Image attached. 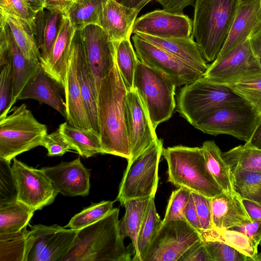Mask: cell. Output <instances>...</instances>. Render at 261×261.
Here are the masks:
<instances>
[{
  "mask_svg": "<svg viewBox=\"0 0 261 261\" xmlns=\"http://www.w3.org/2000/svg\"><path fill=\"white\" fill-rule=\"evenodd\" d=\"M127 90L116 58L110 72L100 83L97 98L99 135L103 154L130 159L126 125Z\"/></svg>",
  "mask_w": 261,
  "mask_h": 261,
  "instance_id": "cell-1",
  "label": "cell"
},
{
  "mask_svg": "<svg viewBox=\"0 0 261 261\" xmlns=\"http://www.w3.org/2000/svg\"><path fill=\"white\" fill-rule=\"evenodd\" d=\"M119 213V208H113L99 221L77 230L61 261L133 260L120 234Z\"/></svg>",
  "mask_w": 261,
  "mask_h": 261,
  "instance_id": "cell-2",
  "label": "cell"
},
{
  "mask_svg": "<svg viewBox=\"0 0 261 261\" xmlns=\"http://www.w3.org/2000/svg\"><path fill=\"white\" fill-rule=\"evenodd\" d=\"M243 1L195 0L192 37L206 62L219 56Z\"/></svg>",
  "mask_w": 261,
  "mask_h": 261,
  "instance_id": "cell-3",
  "label": "cell"
},
{
  "mask_svg": "<svg viewBox=\"0 0 261 261\" xmlns=\"http://www.w3.org/2000/svg\"><path fill=\"white\" fill-rule=\"evenodd\" d=\"M168 180L211 198L223 192L206 165L201 147L177 145L164 149Z\"/></svg>",
  "mask_w": 261,
  "mask_h": 261,
  "instance_id": "cell-4",
  "label": "cell"
},
{
  "mask_svg": "<svg viewBox=\"0 0 261 261\" xmlns=\"http://www.w3.org/2000/svg\"><path fill=\"white\" fill-rule=\"evenodd\" d=\"M244 102H247L230 87L212 82L202 76L180 89L176 111L194 126L218 109Z\"/></svg>",
  "mask_w": 261,
  "mask_h": 261,
  "instance_id": "cell-5",
  "label": "cell"
},
{
  "mask_svg": "<svg viewBox=\"0 0 261 261\" xmlns=\"http://www.w3.org/2000/svg\"><path fill=\"white\" fill-rule=\"evenodd\" d=\"M47 134L46 126L34 117L24 103L12 107L0 118V160L10 164L18 155L41 146Z\"/></svg>",
  "mask_w": 261,
  "mask_h": 261,
  "instance_id": "cell-6",
  "label": "cell"
},
{
  "mask_svg": "<svg viewBox=\"0 0 261 261\" xmlns=\"http://www.w3.org/2000/svg\"><path fill=\"white\" fill-rule=\"evenodd\" d=\"M166 74L140 60L136 69L134 89L140 95L155 130L158 125L168 120L175 108V88Z\"/></svg>",
  "mask_w": 261,
  "mask_h": 261,
  "instance_id": "cell-7",
  "label": "cell"
},
{
  "mask_svg": "<svg viewBox=\"0 0 261 261\" xmlns=\"http://www.w3.org/2000/svg\"><path fill=\"white\" fill-rule=\"evenodd\" d=\"M163 150V142L158 139L141 154L127 162L116 200L123 205L131 199L154 197Z\"/></svg>",
  "mask_w": 261,
  "mask_h": 261,
  "instance_id": "cell-8",
  "label": "cell"
},
{
  "mask_svg": "<svg viewBox=\"0 0 261 261\" xmlns=\"http://www.w3.org/2000/svg\"><path fill=\"white\" fill-rule=\"evenodd\" d=\"M203 243L201 233L187 221L162 224L143 261H186Z\"/></svg>",
  "mask_w": 261,
  "mask_h": 261,
  "instance_id": "cell-9",
  "label": "cell"
},
{
  "mask_svg": "<svg viewBox=\"0 0 261 261\" xmlns=\"http://www.w3.org/2000/svg\"><path fill=\"white\" fill-rule=\"evenodd\" d=\"M260 120L261 116L254 108L244 102L218 109L194 126L211 135H229L247 142Z\"/></svg>",
  "mask_w": 261,
  "mask_h": 261,
  "instance_id": "cell-10",
  "label": "cell"
},
{
  "mask_svg": "<svg viewBox=\"0 0 261 261\" xmlns=\"http://www.w3.org/2000/svg\"><path fill=\"white\" fill-rule=\"evenodd\" d=\"M261 74V65L251 50L249 39L224 55L218 57L203 76L220 85L230 86Z\"/></svg>",
  "mask_w": 261,
  "mask_h": 261,
  "instance_id": "cell-11",
  "label": "cell"
},
{
  "mask_svg": "<svg viewBox=\"0 0 261 261\" xmlns=\"http://www.w3.org/2000/svg\"><path fill=\"white\" fill-rule=\"evenodd\" d=\"M77 231L57 224L31 226L25 261H61L69 251Z\"/></svg>",
  "mask_w": 261,
  "mask_h": 261,
  "instance_id": "cell-12",
  "label": "cell"
},
{
  "mask_svg": "<svg viewBox=\"0 0 261 261\" xmlns=\"http://www.w3.org/2000/svg\"><path fill=\"white\" fill-rule=\"evenodd\" d=\"M11 168L17 200L35 211L54 202L59 193L41 169L29 166L15 158Z\"/></svg>",
  "mask_w": 261,
  "mask_h": 261,
  "instance_id": "cell-13",
  "label": "cell"
},
{
  "mask_svg": "<svg viewBox=\"0 0 261 261\" xmlns=\"http://www.w3.org/2000/svg\"><path fill=\"white\" fill-rule=\"evenodd\" d=\"M132 40L139 60L166 74L176 87L190 84L203 75L136 34H134Z\"/></svg>",
  "mask_w": 261,
  "mask_h": 261,
  "instance_id": "cell-14",
  "label": "cell"
},
{
  "mask_svg": "<svg viewBox=\"0 0 261 261\" xmlns=\"http://www.w3.org/2000/svg\"><path fill=\"white\" fill-rule=\"evenodd\" d=\"M193 21L183 13L155 10L137 18L132 33H142L159 38L192 37Z\"/></svg>",
  "mask_w": 261,
  "mask_h": 261,
  "instance_id": "cell-15",
  "label": "cell"
},
{
  "mask_svg": "<svg viewBox=\"0 0 261 261\" xmlns=\"http://www.w3.org/2000/svg\"><path fill=\"white\" fill-rule=\"evenodd\" d=\"M126 125L130 147L129 161L159 139L145 107L135 89L127 93Z\"/></svg>",
  "mask_w": 261,
  "mask_h": 261,
  "instance_id": "cell-16",
  "label": "cell"
},
{
  "mask_svg": "<svg viewBox=\"0 0 261 261\" xmlns=\"http://www.w3.org/2000/svg\"><path fill=\"white\" fill-rule=\"evenodd\" d=\"M81 33L98 93L101 79L115 63V42L98 25H87L81 30Z\"/></svg>",
  "mask_w": 261,
  "mask_h": 261,
  "instance_id": "cell-17",
  "label": "cell"
},
{
  "mask_svg": "<svg viewBox=\"0 0 261 261\" xmlns=\"http://www.w3.org/2000/svg\"><path fill=\"white\" fill-rule=\"evenodd\" d=\"M58 193L64 196H86L89 195L90 170L78 158L71 162H62L53 166L41 169Z\"/></svg>",
  "mask_w": 261,
  "mask_h": 261,
  "instance_id": "cell-18",
  "label": "cell"
},
{
  "mask_svg": "<svg viewBox=\"0 0 261 261\" xmlns=\"http://www.w3.org/2000/svg\"><path fill=\"white\" fill-rule=\"evenodd\" d=\"M75 31L69 18L64 15L50 53L46 59L40 61L42 69L64 92L66 89L71 42Z\"/></svg>",
  "mask_w": 261,
  "mask_h": 261,
  "instance_id": "cell-19",
  "label": "cell"
},
{
  "mask_svg": "<svg viewBox=\"0 0 261 261\" xmlns=\"http://www.w3.org/2000/svg\"><path fill=\"white\" fill-rule=\"evenodd\" d=\"M65 96L66 119L74 127L94 130L84 103L77 73V46L74 34L72 40L67 70Z\"/></svg>",
  "mask_w": 261,
  "mask_h": 261,
  "instance_id": "cell-20",
  "label": "cell"
},
{
  "mask_svg": "<svg viewBox=\"0 0 261 261\" xmlns=\"http://www.w3.org/2000/svg\"><path fill=\"white\" fill-rule=\"evenodd\" d=\"M210 202L214 228L230 229L251 221L237 192H222L211 198Z\"/></svg>",
  "mask_w": 261,
  "mask_h": 261,
  "instance_id": "cell-21",
  "label": "cell"
},
{
  "mask_svg": "<svg viewBox=\"0 0 261 261\" xmlns=\"http://www.w3.org/2000/svg\"><path fill=\"white\" fill-rule=\"evenodd\" d=\"M77 46V73L84 103L93 129L99 134L97 115V91L89 64L81 30H75Z\"/></svg>",
  "mask_w": 261,
  "mask_h": 261,
  "instance_id": "cell-22",
  "label": "cell"
},
{
  "mask_svg": "<svg viewBox=\"0 0 261 261\" xmlns=\"http://www.w3.org/2000/svg\"><path fill=\"white\" fill-rule=\"evenodd\" d=\"M260 0H243L240 4L226 42L219 56L226 54L248 40L261 24Z\"/></svg>",
  "mask_w": 261,
  "mask_h": 261,
  "instance_id": "cell-23",
  "label": "cell"
},
{
  "mask_svg": "<svg viewBox=\"0 0 261 261\" xmlns=\"http://www.w3.org/2000/svg\"><path fill=\"white\" fill-rule=\"evenodd\" d=\"M136 34L203 74L208 67L192 37L162 38L142 33Z\"/></svg>",
  "mask_w": 261,
  "mask_h": 261,
  "instance_id": "cell-24",
  "label": "cell"
},
{
  "mask_svg": "<svg viewBox=\"0 0 261 261\" xmlns=\"http://www.w3.org/2000/svg\"><path fill=\"white\" fill-rule=\"evenodd\" d=\"M139 12L115 0H108L99 18L98 24L113 41L130 38Z\"/></svg>",
  "mask_w": 261,
  "mask_h": 261,
  "instance_id": "cell-25",
  "label": "cell"
},
{
  "mask_svg": "<svg viewBox=\"0 0 261 261\" xmlns=\"http://www.w3.org/2000/svg\"><path fill=\"white\" fill-rule=\"evenodd\" d=\"M57 85L40 66L24 86L17 100H36L50 106L66 118V102L60 94Z\"/></svg>",
  "mask_w": 261,
  "mask_h": 261,
  "instance_id": "cell-26",
  "label": "cell"
},
{
  "mask_svg": "<svg viewBox=\"0 0 261 261\" xmlns=\"http://www.w3.org/2000/svg\"><path fill=\"white\" fill-rule=\"evenodd\" d=\"M64 15L46 8L36 13L33 33L41 54L40 61L46 59L50 53Z\"/></svg>",
  "mask_w": 261,
  "mask_h": 261,
  "instance_id": "cell-27",
  "label": "cell"
},
{
  "mask_svg": "<svg viewBox=\"0 0 261 261\" xmlns=\"http://www.w3.org/2000/svg\"><path fill=\"white\" fill-rule=\"evenodd\" d=\"M5 30L7 51L13 68V93L11 103L13 107L24 86L37 71L40 64H36L25 58L16 44L7 23L5 25Z\"/></svg>",
  "mask_w": 261,
  "mask_h": 261,
  "instance_id": "cell-28",
  "label": "cell"
},
{
  "mask_svg": "<svg viewBox=\"0 0 261 261\" xmlns=\"http://www.w3.org/2000/svg\"><path fill=\"white\" fill-rule=\"evenodd\" d=\"M208 169L223 192L236 193L233 174L222 152L214 141H206L201 147Z\"/></svg>",
  "mask_w": 261,
  "mask_h": 261,
  "instance_id": "cell-29",
  "label": "cell"
},
{
  "mask_svg": "<svg viewBox=\"0 0 261 261\" xmlns=\"http://www.w3.org/2000/svg\"><path fill=\"white\" fill-rule=\"evenodd\" d=\"M58 129L81 156L90 158L103 154L99 134L94 130L77 128L67 122L61 123Z\"/></svg>",
  "mask_w": 261,
  "mask_h": 261,
  "instance_id": "cell-30",
  "label": "cell"
},
{
  "mask_svg": "<svg viewBox=\"0 0 261 261\" xmlns=\"http://www.w3.org/2000/svg\"><path fill=\"white\" fill-rule=\"evenodd\" d=\"M35 211L17 199L0 205V234L16 233L26 228Z\"/></svg>",
  "mask_w": 261,
  "mask_h": 261,
  "instance_id": "cell-31",
  "label": "cell"
},
{
  "mask_svg": "<svg viewBox=\"0 0 261 261\" xmlns=\"http://www.w3.org/2000/svg\"><path fill=\"white\" fill-rule=\"evenodd\" d=\"M7 23L13 37L25 58L36 64L40 63L41 54L32 29L25 21L15 16L6 14Z\"/></svg>",
  "mask_w": 261,
  "mask_h": 261,
  "instance_id": "cell-32",
  "label": "cell"
},
{
  "mask_svg": "<svg viewBox=\"0 0 261 261\" xmlns=\"http://www.w3.org/2000/svg\"><path fill=\"white\" fill-rule=\"evenodd\" d=\"M162 223L157 213L154 197H150L138 233L137 247L133 260L143 261L145 253Z\"/></svg>",
  "mask_w": 261,
  "mask_h": 261,
  "instance_id": "cell-33",
  "label": "cell"
},
{
  "mask_svg": "<svg viewBox=\"0 0 261 261\" xmlns=\"http://www.w3.org/2000/svg\"><path fill=\"white\" fill-rule=\"evenodd\" d=\"M149 199H131L123 204L125 212L122 219L119 221L120 234L124 239L126 237L130 238L135 250L137 247L138 233Z\"/></svg>",
  "mask_w": 261,
  "mask_h": 261,
  "instance_id": "cell-34",
  "label": "cell"
},
{
  "mask_svg": "<svg viewBox=\"0 0 261 261\" xmlns=\"http://www.w3.org/2000/svg\"><path fill=\"white\" fill-rule=\"evenodd\" d=\"M108 0H76L65 14L75 30L90 24H98L99 18Z\"/></svg>",
  "mask_w": 261,
  "mask_h": 261,
  "instance_id": "cell-35",
  "label": "cell"
},
{
  "mask_svg": "<svg viewBox=\"0 0 261 261\" xmlns=\"http://www.w3.org/2000/svg\"><path fill=\"white\" fill-rule=\"evenodd\" d=\"M231 171H248L261 173V149L246 144L222 152Z\"/></svg>",
  "mask_w": 261,
  "mask_h": 261,
  "instance_id": "cell-36",
  "label": "cell"
},
{
  "mask_svg": "<svg viewBox=\"0 0 261 261\" xmlns=\"http://www.w3.org/2000/svg\"><path fill=\"white\" fill-rule=\"evenodd\" d=\"M115 42V58L119 72L127 91L134 89L135 73L139 59L130 38Z\"/></svg>",
  "mask_w": 261,
  "mask_h": 261,
  "instance_id": "cell-37",
  "label": "cell"
},
{
  "mask_svg": "<svg viewBox=\"0 0 261 261\" xmlns=\"http://www.w3.org/2000/svg\"><path fill=\"white\" fill-rule=\"evenodd\" d=\"M200 233L203 240L222 241L249 257L251 261H255L258 253L257 248L254 246L244 233L233 229L221 230L215 228Z\"/></svg>",
  "mask_w": 261,
  "mask_h": 261,
  "instance_id": "cell-38",
  "label": "cell"
},
{
  "mask_svg": "<svg viewBox=\"0 0 261 261\" xmlns=\"http://www.w3.org/2000/svg\"><path fill=\"white\" fill-rule=\"evenodd\" d=\"M29 231L0 234V261H25Z\"/></svg>",
  "mask_w": 261,
  "mask_h": 261,
  "instance_id": "cell-39",
  "label": "cell"
},
{
  "mask_svg": "<svg viewBox=\"0 0 261 261\" xmlns=\"http://www.w3.org/2000/svg\"><path fill=\"white\" fill-rule=\"evenodd\" d=\"M232 173L235 191L239 196L261 204V173L244 170Z\"/></svg>",
  "mask_w": 261,
  "mask_h": 261,
  "instance_id": "cell-40",
  "label": "cell"
},
{
  "mask_svg": "<svg viewBox=\"0 0 261 261\" xmlns=\"http://www.w3.org/2000/svg\"><path fill=\"white\" fill-rule=\"evenodd\" d=\"M114 201H102L93 203L75 215L65 226L73 230H79L88 226L103 218L113 208Z\"/></svg>",
  "mask_w": 261,
  "mask_h": 261,
  "instance_id": "cell-41",
  "label": "cell"
},
{
  "mask_svg": "<svg viewBox=\"0 0 261 261\" xmlns=\"http://www.w3.org/2000/svg\"><path fill=\"white\" fill-rule=\"evenodd\" d=\"M229 87L249 103L261 116V74Z\"/></svg>",
  "mask_w": 261,
  "mask_h": 261,
  "instance_id": "cell-42",
  "label": "cell"
},
{
  "mask_svg": "<svg viewBox=\"0 0 261 261\" xmlns=\"http://www.w3.org/2000/svg\"><path fill=\"white\" fill-rule=\"evenodd\" d=\"M0 118L5 117L12 109L13 93V68L11 58L0 65Z\"/></svg>",
  "mask_w": 261,
  "mask_h": 261,
  "instance_id": "cell-43",
  "label": "cell"
},
{
  "mask_svg": "<svg viewBox=\"0 0 261 261\" xmlns=\"http://www.w3.org/2000/svg\"><path fill=\"white\" fill-rule=\"evenodd\" d=\"M210 261H251L234 248L217 240H203Z\"/></svg>",
  "mask_w": 261,
  "mask_h": 261,
  "instance_id": "cell-44",
  "label": "cell"
},
{
  "mask_svg": "<svg viewBox=\"0 0 261 261\" xmlns=\"http://www.w3.org/2000/svg\"><path fill=\"white\" fill-rule=\"evenodd\" d=\"M191 194V191L189 189L181 187L172 192L162 224L171 220L186 221L184 212Z\"/></svg>",
  "mask_w": 261,
  "mask_h": 261,
  "instance_id": "cell-45",
  "label": "cell"
},
{
  "mask_svg": "<svg viewBox=\"0 0 261 261\" xmlns=\"http://www.w3.org/2000/svg\"><path fill=\"white\" fill-rule=\"evenodd\" d=\"M17 199L15 181L10 163L0 160V205Z\"/></svg>",
  "mask_w": 261,
  "mask_h": 261,
  "instance_id": "cell-46",
  "label": "cell"
},
{
  "mask_svg": "<svg viewBox=\"0 0 261 261\" xmlns=\"http://www.w3.org/2000/svg\"><path fill=\"white\" fill-rule=\"evenodd\" d=\"M0 11L26 22L33 32L36 13L22 0H0Z\"/></svg>",
  "mask_w": 261,
  "mask_h": 261,
  "instance_id": "cell-47",
  "label": "cell"
},
{
  "mask_svg": "<svg viewBox=\"0 0 261 261\" xmlns=\"http://www.w3.org/2000/svg\"><path fill=\"white\" fill-rule=\"evenodd\" d=\"M41 146L47 150L49 156H62L70 150H73L71 145L64 136L57 129L43 138Z\"/></svg>",
  "mask_w": 261,
  "mask_h": 261,
  "instance_id": "cell-48",
  "label": "cell"
},
{
  "mask_svg": "<svg viewBox=\"0 0 261 261\" xmlns=\"http://www.w3.org/2000/svg\"><path fill=\"white\" fill-rule=\"evenodd\" d=\"M191 192L201 226L202 231H206L213 229L211 198L194 192Z\"/></svg>",
  "mask_w": 261,
  "mask_h": 261,
  "instance_id": "cell-49",
  "label": "cell"
},
{
  "mask_svg": "<svg viewBox=\"0 0 261 261\" xmlns=\"http://www.w3.org/2000/svg\"><path fill=\"white\" fill-rule=\"evenodd\" d=\"M230 229L240 231L246 235L254 246H261V220L251 221Z\"/></svg>",
  "mask_w": 261,
  "mask_h": 261,
  "instance_id": "cell-50",
  "label": "cell"
},
{
  "mask_svg": "<svg viewBox=\"0 0 261 261\" xmlns=\"http://www.w3.org/2000/svg\"><path fill=\"white\" fill-rule=\"evenodd\" d=\"M184 215L185 220L191 226L200 232L202 231L201 226L198 218L192 192L189 201L185 206Z\"/></svg>",
  "mask_w": 261,
  "mask_h": 261,
  "instance_id": "cell-51",
  "label": "cell"
},
{
  "mask_svg": "<svg viewBox=\"0 0 261 261\" xmlns=\"http://www.w3.org/2000/svg\"><path fill=\"white\" fill-rule=\"evenodd\" d=\"M165 10L183 13L184 9L189 6H194L195 0H156Z\"/></svg>",
  "mask_w": 261,
  "mask_h": 261,
  "instance_id": "cell-52",
  "label": "cell"
},
{
  "mask_svg": "<svg viewBox=\"0 0 261 261\" xmlns=\"http://www.w3.org/2000/svg\"><path fill=\"white\" fill-rule=\"evenodd\" d=\"M76 0H45V8L50 11H58L64 15Z\"/></svg>",
  "mask_w": 261,
  "mask_h": 261,
  "instance_id": "cell-53",
  "label": "cell"
},
{
  "mask_svg": "<svg viewBox=\"0 0 261 261\" xmlns=\"http://www.w3.org/2000/svg\"><path fill=\"white\" fill-rule=\"evenodd\" d=\"M252 53L261 65V24L249 38Z\"/></svg>",
  "mask_w": 261,
  "mask_h": 261,
  "instance_id": "cell-54",
  "label": "cell"
},
{
  "mask_svg": "<svg viewBox=\"0 0 261 261\" xmlns=\"http://www.w3.org/2000/svg\"><path fill=\"white\" fill-rule=\"evenodd\" d=\"M242 201L251 221L261 220V204L246 199Z\"/></svg>",
  "mask_w": 261,
  "mask_h": 261,
  "instance_id": "cell-55",
  "label": "cell"
},
{
  "mask_svg": "<svg viewBox=\"0 0 261 261\" xmlns=\"http://www.w3.org/2000/svg\"><path fill=\"white\" fill-rule=\"evenodd\" d=\"M186 261H210L203 243L195 250Z\"/></svg>",
  "mask_w": 261,
  "mask_h": 261,
  "instance_id": "cell-56",
  "label": "cell"
},
{
  "mask_svg": "<svg viewBox=\"0 0 261 261\" xmlns=\"http://www.w3.org/2000/svg\"><path fill=\"white\" fill-rule=\"evenodd\" d=\"M120 4L135 10L138 12L148 3L153 0H115Z\"/></svg>",
  "mask_w": 261,
  "mask_h": 261,
  "instance_id": "cell-57",
  "label": "cell"
},
{
  "mask_svg": "<svg viewBox=\"0 0 261 261\" xmlns=\"http://www.w3.org/2000/svg\"><path fill=\"white\" fill-rule=\"evenodd\" d=\"M245 144L251 147L261 149V120L251 138Z\"/></svg>",
  "mask_w": 261,
  "mask_h": 261,
  "instance_id": "cell-58",
  "label": "cell"
},
{
  "mask_svg": "<svg viewBox=\"0 0 261 261\" xmlns=\"http://www.w3.org/2000/svg\"><path fill=\"white\" fill-rule=\"evenodd\" d=\"M36 13L45 8V0H22Z\"/></svg>",
  "mask_w": 261,
  "mask_h": 261,
  "instance_id": "cell-59",
  "label": "cell"
},
{
  "mask_svg": "<svg viewBox=\"0 0 261 261\" xmlns=\"http://www.w3.org/2000/svg\"><path fill=\"white\" fill-rule=\"evenodd\" d=\"M255 261H261V252L257 253L255 258Z\"/></svg>",
  "mask_w": 261,
  "mask_h": 261,
  "instance_id": "cell-60",
  "label": "cell"
},
{
  "mask_svg": "<svg viewBox=\"0 0 261 261\" xmlns=\"http://www.w3.org/2000/svg\"><path fill=\"white\" fill-rule=\"evenodd\" d=\"M260 19L261 22V0H260Z\"/></svg>",
  "mask_w": 261,
  "mask_h": 261,
  "instance_id": "cell-61",
  "label": "cell"
}]
</instances>
